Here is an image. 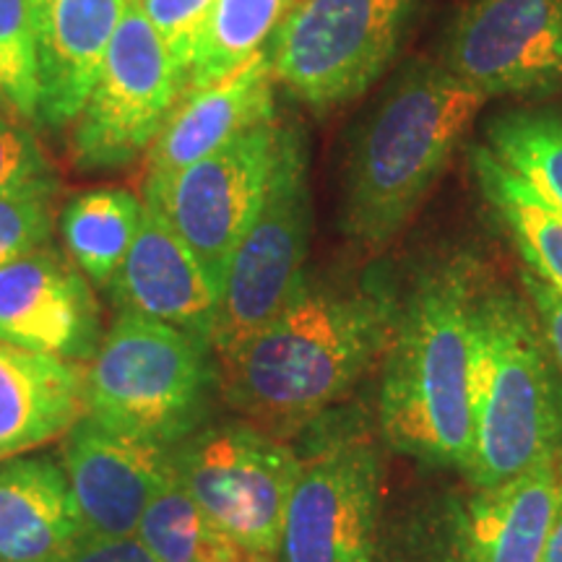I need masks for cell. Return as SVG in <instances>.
Wrapping results in <instances>:
<instances>
[{
	"label": "cell",
	"instance_id": "obj_1",
	"mask_svg": "<svg viewBox=\"0 0 562 562\" xmlns=\"http://www.w3.org/2000/svg\"><path fill=\"white\" fill-rule=\"evenodd\" d=\"M398 307L381 277L351 284L305 279L290 305L220 364L222 396L258 430L290 440L381 360Z\"/></svg>",
	"mask_w": 562,
	"mask_h": 562
},
{
	"label": "cell",
	"instance_id": "obj_2",
	"mask_svg": "<svg viewBox=\"0 0 562 562\" xmlns=\"http://www.w3.org/2000/svg\"><path fill=\"white\" fill-rule=\"evenodd\" d=\"M487 97L442 63H414L383 91L349 146L341 229L378 250L402 232L451 161Z\"/></svg>",
	"mask_w": 562,
	"mask_h": 562
},
{
	"label": "cell",
	"instance_id": "obj_3",
	"mask_svg": "<svg viewBox=\"0 0 562 562\" xmlns=\"http://www.w3.org/2000/svg\"><path fill=\"white\" fill-rule=\"evenodd\" d=\"M480 279L467 258L414 281L383 355L381 427L391 448L438 467L467 469L472 453L469 360Z\"/></svg>",
	"mask_w": 562,
	"mask_h": 562
},
{
	"label": "cell",
	"instance_id": "obj_4",
	"mask_svg": "<svg viewBox=\"0 0 562 562\" xmlns=\"http://www.w3.org/2000/svg\"><path fill=\"white\" fill-rule=\"evenodd\" d=\"M476 487L508 482L562 451V378L529 297L508 286L476 292L469 360Z\"/></svg>",
	"mask_w": 562,
	"mask_h": 562
},
{
	"label": "cell",
	"instance_id": "obj_5",
	"mask_svg": "<svg viewBox=\"0 0 562 562\" xmlns=\"http://www.w3.org/2000/svg\"><path fill=\"white\" fill-rule=\"evenodd\" d=\"M209 351L180 328L117 313L81 372L83 414L167 451L206 422L216 381Z\"/></svg>",
	"mask_w": 562,
	"mask_h": 562
},
{
	"label": "cell",
	"instance_id": "obj_6",
	"mask_svg": "<svg viewBox=\"0 0 562 562\" xmlns=\"http://www.w3.org/2000/svg\"><path fill=\"white\" fill-rule=\"evenodd\" d=\"M313 193L307 149L297 128L286 125L269 188L243 240L232 252L220 294L211 351L227 362L263 331L305 284L311 248Z\"/></svg>",
	"mask_w": 562,
	"mask_h": 562
},
{
	"label": "cell",
	"instance_id": "obj_7",
	"mask_svg": "<svg viewBox=\"0 0 562 562\" xmlns=\"http://www.w3.org/2000/svg\"><path fill=\"white\" fill-rule=\"evenodd\" d=\"M419 0H297L271 45L273 79L307 108L355 102L396 58Z\"/></svg>",
	"mask_w": 562,
	"mask_h": 562
},
{
	"label": "cell",
	"instance_id": "obj_8",
	"mask_svg": "<svg viewBox=\"0 0 562 562\" xmlns=\"http://www.w3.org/2000/svg\"><path fill=\"white\" fill-rule=\"evenodd\" d=\"M170 469L201 510L243 550L279 554L286 508L300 476L290 440L250 422H216L167 448Z\"/></svg>",
	"mask_w": 562,
	"mask_h": 562
},
{
	"label": "cell",
	"instance_id": "obj_9",
	"mask_svg": "<svg viewBox=\"0 0 562 562\" xmlns=\"http://www.w3.org/2000/svg\"><path fill=\"white\" fill-rule=\"evenodd\" d=\"M284 131L277 121L252 125L186 170L146 178L144 206L186 243L216 294L232 252L261 209Z\"/></svg>",
	"mask_w": 562,
	"mask_h": 562
},
{
	"label": "cell",
	"instance_id": "obj_10",
	"mask_svg": "<svg viewBox=\"0 0 562 562\" xmlns=\"http://www.w3.org/2000/svg\"><path fill=\"white\" fill-rule=\"evenodd\" d=\"M182 94L165 42L136 5L110 42L87 104L70 128V157L89 172L121 170L157 138Z\"/></svg>",
	"mask_w": 562,
	"mask_h": 562
},
{
	"label": "cell",
	"instance_id": "obj_11",
	"mask_svg": "<svg viewBox=\"0 0 562 562\" xmlns=\"http://www.w3.org/2000/svg\"><path fill=\"white\" fill-rule=\"evenodd\" d=\"M300 461L281 531V562H375L383 487L375 440L347 427Z\"/></svg>",
	"mask_w": 562,
	"mask_h": 562
},
{
	"label": "cell",
	"instance_id": "obj_12",
	"mask_svg": "<svg viewBox=\"0 0 562 562\" xmlns=\"http://www.w3.org/2000/svg\"><path fill=\"white\" fill-rule=\"evenodd\" d=\"M442 66L482 97L544 94L562 83V0H469Z\"/></svg>",
	"mask_w": 562,
	"mask_h": 562
},
{
	"label": "cell",
	"instance_id": "obj_13",
	"mask_svg": "<svg viewBox=\"0 0 562 562\" xmlns=\"http://www.w3.org/2000/svg\"><path fill=\"white\" fill-rule=\"evenodd\" d=\"M0 341L70 364L94 357L100 305L74 261L45 245L0 266Z\"/></svg>",
	"mask_w": 562,
	"mask_h": 562
},
{
	"label": "cell",
	"instance_id": "obj_14",
	"mask_svg": "<svg viewBox=\"0 0 562 562\" xmlns=\"http://www.w3.org/2000/svg\"><path fill=\"white\" fill-rule=\"evenodd\" d=\"M63 472L87 537H136L154 492L170 474L165 448L81 414L63 435Z\"/></svg>",
	"mask_w": 562,
	"mask_h": 562
},
{
	"label": "cell",
	"instance_id": "obj_15",
	"mask_svg": "<svg viewBox=\"0 0 562 562\" xmlns=\"http://www.w3.org/2000/svg\"><path fill=\"white\" fill-rule=\"evenodd\" d=\"M37 47V123H74L128 11L125 0H30Z\"/></svg>",
	"mask_w": 562,
	"mask_h": 562
},
{
	"label": "cell",
	"instance_id": "obj_16",
	"mask_svg": "<svg viewBox=\"0 0 562 562\" xmlns=\"http://www.w3.org/2000/svg\"><path fill=\"white\" fill-rule=\"evenodd\" d=\"M108 290L117 313L167 323L211 347L220 294L186 243L151 209L144 206L136 240Z\"/></svg>",
	"mask_w": 562,
	"mask_h": 562
},
{
	"label": "cell",
	"instance_id": "obj_17",
	"mask_svg": "<svg viewBox=\"0 0 562 562\" xmlns=\"http://www.w3.org/2000/svg\"><path fill=\"white\" fill-rule=\"evenodd\" d=\"M273 83L269 50H261L224 79L182 94L149 146V175L186 170L273 121Z\"/></svg>",
	"mask_w": 562,
	"mask_h": 562
},
{
	"label": "cell",
	"instance_id": "obj_18",
	"mask_svg": "<svg viewBox=\"0 0 562 562\" xmlns=\"http://www.w3.org/2000/svg\"><path fill=\"white\" fill-rule=\"evenodd\" d=\"M554 459L476 487L453 518V550L467 562H542L558 503Z\"/></svg>",
	"mask_w": 562,
	"mask_h": 562
},
{
	"label": "cell",
	"instance_id": "obj_19",
	"mask_svg": "<svg viewBox=\"0 0 562 562\" xmlns=\"http://www.w3.org/2000/svg\"><path fill=\"white\" fill-rule=\"evenodd\" d=\"M81 537L63 463L50 456L0 461V562H60Z\"/></svg>",
	"mask_w": 562,
	"mask_h": 562
},
{
	"label": "cell",
	"instance_id": "obj_20",
	"mask_svg": "<svg viewBox=\"0 0 562 562\" xmlns=\"http://www.w3.org/2000/svg\"><path fill=\"white\" fill-rule=\"evenodd\" d=\"M81 414L76 364L0 341V461L47 446Z\"/></svg>",
	"mask_w": 562,
	"mask_h": 562
},
{
	"label": "cell",
	"instance_id": "obj_21",
	"mask_svg": "<svg viewBox=\"0 0 562 562\" xmlns=\"http://www.w3.org/2000/svg\"><path fill=\"white\" fill-rule=\"evenodd\" d=\"M472 165L484 199L521 252L526 269L550 281L562 294V214L533 188L501 165L487 146L472 151Z\"/></svg>",
	"mask_w": 562,
	"mask_h": 562
},
{
	"label": "cell",
	"instance_id": "obj_22",
	"mask_svg": "<svg viewBox=\"0 0 562 562\" xmlns=\"http://www.w3.org/2000/svg\"><path fill=\"white\" fill-rule=\"evenodd\" d=\"M140 214L144 203L131 191H89L63 206V243L91 284L110 286L136 240Z\"/></svg>",
	"mask_w": 562,
	"mask_h": 562
},
{
	"label": "cell",
	"instance_id": "obj_23",
	"mask_svg": "<svg viewBox=\"0 0 562 562\" xmlns=\"http://www.w3.org/2000/svg\"><path fill=\"white\" fill-rule=\"evenodd\" d=\"M136 537L157 562H266L243 550L216 526L191 492L182 487L170 469L159 490L154 492L149 508L140 516Z\"/></svg>",
	"mask_w": 562,
	"mask_h": 562
},
{
	"label": "cell",
	"instance_id": "obj_24",
	"mask_svg": "<svg viewBox=\"0 0 562 562\" xmlns=\"http://www.w3.org/2000/svg\"><path fill=\"white\" fill-rule=\"evenodd\" d=\"M297 0H214L195 45L182 94L224 79L266 50L281 21Z\"/></svg>",
	"mask_w": 562,
	"mask_h": 562
},
{
	"label": "cell",
	"instance_id": "obj_25",
	"mask_svg": "<svg viewBox=\"0 0 562 562\" xmlns=\"http://www.w3.org/2000/svg\"><path fill=\"white\" fill-rule=\"evenodd\" d=\"M487 149L562 214V115L513 110L492 117Z\"/></svg>",
	"mask_w": 562,
	"mask_h": 562
},
{
	"label": "cell",
	"instance_id": "obj_26",
	"mask_svg": "<svg viewBox=\"0 0 562 562\" xmlns=\"http://www.w3.org/2000/svg\"><path fill=\"white\" fill-rule=\"evenodd\" d=\"M40 79L30 0H0V110L37 123Z\"/></svg>",
	"mask_w": 562,
	"mask_h": 562
},
{
	"label": "cell",
	"instance_id": "obj_27",
	"mask_svg": "<svg viewBox=\"0 0 562 562\" xmlns=\"http://www.w3.org/2000/svg\"><path fill=\"white\" fill-rule=\"evenodd\" d=\"M58 191V175L30 123L0 110V199Z\"/></svg>",
	"mask_w": 562,
	"mask_h": 562
},
{
	"label": "cell",
	"instance_id": "obj_28",
	"mask_svg": "<svg viewBox=\"0 0 562 562\" xmlns=\"http://www.w3.org/2000/svg\"><path fill=\"white\" fill-rule=\"evenodd\" d=\"M211 5L214 0H138L136 3V9L149 19L154 32L165 42L172 66L178 70L180 89L186 87L188 70L193 66L195 45H199Z\"/></svg>",
	"mask_w": 562,
	"mask_h": 562
},
{
	"label": "cell",
	"instance_id": "obj_29",
	"mask_svg": "<svg viewBox=\"0 0 562 562\" xmlns=\"http://www.w3.org/2000/svg\"><path fill=\"white\" fill-rule=\"evenodd\" d=\"M53 237V195L24 193L0 199V266L45 248Z\"/></svg>",
	"mask_w": 562,
	"mask_h": 562
},
{
	"label": "cell",
	"instance_id": "obj_30",
	"mask_svg": "<svg viewBox=\"0 0 562 562\" xmlns=\"http://www.w3.org/2000/svg\"><path fill=\"white\" fill-rule=\"evenodd\" d=\"M524 294L529 297L539 326H542L544 341L562 378V294L554 290L550 281L537 277L531 269H521Z\"/></svg>",
	"mask_w": 562,
	"mask_h": 562
},
{
	"label": "cell",
	"instance_id": "obj_31",
	"mask_svg": "<svg viewBox=\"0 0 562 562\" xmlns=\"http://www.w3.org/2000/svg\"><path fill=\"white\" fill-rule=\"evenodd\" d=\"M60 562H157L138 537H83Z\"/></svg>",
	"mask_w": 562,
	"mask_h": 562
},
{
	"label": "cell",
	"instance_id": "obj_32",
	"mask_svg": "<svg viewBox=\"0 0 562 562\" xmlns=\"http://www.w3.org/2000/svg\"><path fill=\"white\" fill-rule=\"evenodd\" d=\"M558 503H554V518L550 537H547L542 562H562V451L558 453Z\"/></svg>",
	"mask_w": 562,
	"mask_h": 562
},
{
	"label": "cell",
	"instance_id": "obj_33",
	"mask_svg": "<svg viewBox=\"0 0 562 562\" xmlns=\"http://www.w3.org/2000/svg\"><path fill=\"white\" fill-rule=\"evenodd\" d=\"M438 562H467V560H463V558H461V554H459V552H456V550H453V547H451V550H448L446 554H440V558H438Z\"/></svg>",
	"mask_w": 562,
	"mask_h": 562
},
{
	"label": "cell",
	"instance_id": "obj_34",
	"mask_svg": "<svg viewBox=\"0 0 562 562\" xmlns=\"http://www.w3.org/2000/svg\"><path fill=\"white\" fill-rule=\"evenodd\" d=\"M125 3H128V5H136V3H138V0H125Z\"/></svg>",
	"mask_w": 562,
	"mask_h": 562
},
{
	"label": "cell",
	"instance_id": "obj_35",
	"mask_svg": "<svg viewBox=\"0 0 562 562\" xmlns=\"http://www.w3.org/2000/svg\"><path fill=\"white\" fill-rule=\"evenodd\" d=\"M266 562H271V560H266Z\"/></svg>",
	"mask_w": 562,
	"mask_h": 562
}]
</instances>
